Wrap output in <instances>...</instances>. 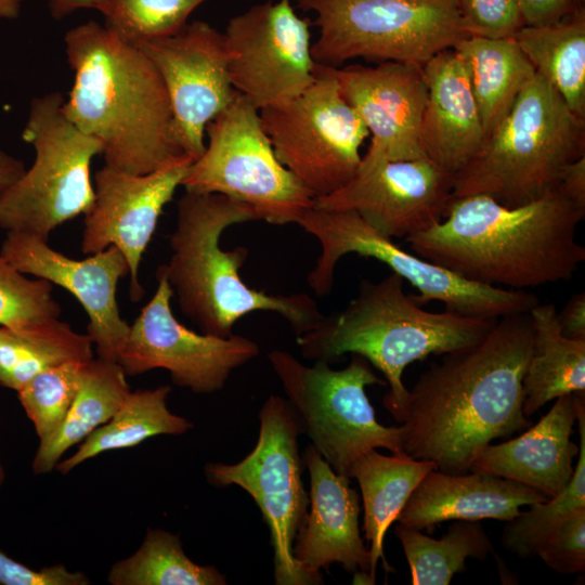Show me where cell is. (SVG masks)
<instances>
[{
    "label": "cell",
    "instance_id": "obj_2",
    "mask_svg": "<svg viewBox=\"0 0 585 585\" xmlns=\"http://www.w3.org/2000/svg\"><path fill=\"white\" fill-rule=\"evenodd\" d=\"M582 208L557 188L507 207L485 195L451 199L443 219L405 238L413 253L471 282L507 289L569 281L585 261Z\"/></svg>",
    "mask_w": 585,
    "mask_h": 585
},
{
    "label": "cell",
    "instance_id": "obj_41",
    "mask_svg": "<svg viewBox=\"0 0 585 585\" xmlns=\"http://www.w3.org/2000/svg\"><path fill=\"white\" fill-rule=\"evenodd\" d=\"M524 26H547L573 13L580 5L575 0H517Z\"/></svg>",
    "mask_w": 585,
    "mask_h": 585
},
{
    "label": "cell",
    "instance_id": "obj_16",
    "mask_svg": "<svg viewBox=\"0 0 585 585\" xmlns=\"http://www.w3.org/2000/svg\"><path fill=\"white\" fill-rule=\"evenodd\" d=\"M135 44L158 70L172 109L173 132L187 156L205 151L207 125L235 99L223 32L203 21L174 35Z\"/></svg>",
    "mask_w": 585,
    "mask_h": 585
},
{
    "label": "cell",
    "instance_id": "obj_43",
    "mask_svg": "<svg viewBox=\"0 0 585 585\" xmlns=\"http://www.w3.org/2000/svg\"><path fill=\"white\" fill-rule=\"evenodd\" d=\"M562 334L573 339L585 340V292L573 295L558 312Z\"/></svg>",
    "mask_w": 585,
    "mask_h": 585
},
{
    "label": "cell",
    "instance_id": "obj_23",
    "mask_svg": "<svg viewBox=\"0 0 585 585\" xmlns=\"http://www.w3.org/2000/svg\"><path fill=\"white\" fill-rule=\"evenodd\" d=\"M549 497L522 483L484 470L447 473L433 469L411 494L396 521L432 531L445 521H509L520 508Z\"/></svg>",
    "mask_w": 585,
    "mask_h": 585
},
{
    "label": "cell",
    "instance_id": "obj_33",
    "mask_svg": "<svg viewBox=\"0 0 585 585\" xmlns=\"http://www.w3.org/2000/svg\"><path fill=\"white\" fill-rule=\"evenodd\" d=\"M107 581L112 585H225L214 566H199L183 550L180 537L162 529H148L140 548L116 562Z\"/></svg>",
    "mask_w": 585,
    "mask_h": 585
},
{
    "label": "cell",
    "instance_id": "obj_48",
    "mask_svg": "<svg viewBox=\"0 0 585 585\" xmlns=\"http://www.w3.org/2000/svg\"><path fill=\"white\" fill-rule=\"evenodd\" d=\"M580 5L585 6V0H575Z\"/></svg>",
    "mask_w": 585,
    "mask_h": 585
},
{
    "label": "cell",
    "instance_id": "obj_17",
    "mask_svg": "<svg viewBox=\"0 0 585 585\" xmlns=\"http://www.w3.org/2000/svg\"><path fill=\"white\" fill-rule=\"evenodd\" d=\"M454 174L422 157L388 160L365 153L355 174L314 207L351 210L391 238H406L440 222L451 200Z\"/></svg>",
    "mask_w": 585,
    "mask_h": 585
},
{
    "label": "cell",
    "instance_id": "obj_40",
    "mask_svg": "<svg viewBox=\"0 0 585 585\" xmlns=\"http://www.w3.org/2000/svg\"><path fill=\"white\" fill-rule=\"evenodd\" d=\"M91 581L80 571L63 564L32 570L0 550V585H88Z\"/></svg>",
    "mask_w": 585,
    "mask_h": 585
},
{
    "label": "cell",
    "instance_id": "obj_46",
    "mask_svg": "<svg viewBox=\"0 0 585 585\" xmlns=\"http://www.w3.org/2000/svg\"><path fill=\"white\" fill-rule=\"evenodd\" d=\"M25 0H0V18L14 20L20 15Z\"/></svg>",
    "mask_w": 585,
    "mask_h": 585
},
{
    "label": "cell",
    "instance_id": "obj_36",
    "mask_svg": "<svg viewBox=\"0 0 585 585\" xmlns=\"http://www.w3.org/2000/svg\"><path fill=\"white\" fill-rule=\"evenodd\" d=\"M206 0H105L100 11L104 25L135 43L180 31L192 12Z\"/></svg>",
    "mask_w": 585,
    "mask_h": 585
},
{
    "label": "cell",
    "instance_id": "obj_18",
    "mask_svg": "<svg viewBox=\"0 0 585 585\" xmlns=\"http://www.w3.org/2000/svg\"><path fill=\"white\" fill-rule=\"evenodd\" d=\"M194 159L184 156L158 170L132 174L104 166L94 176V202L84 214L81 251L92 255L109 246L125 256L130 270V298L144 295L139 266L165 206L182 184Z\"/></svg>",
    "mask_w": 585,
    "mask_h": 585
},
{
    "label": "cell",
    "instance_id": "obj_47",
    "mask_svg": "<svg viewBox=\"0 0 585 585\" xmlns=\"http://www.w3.org/2000/svg\"><path fill=\"white\" fill-rule=\"evenodd\" d=\"M3 481H4V471H3L2 466L0 465V486L2 485Z\"/></svg>",
    "mask_w": 585,
    "mask_h": 585
},
{
    "label": "cell",
    "instance_id": "obj_9",
    "mask_svg": "<svg viewBox=\"0 0 585 585\" xmlns=\"http://www.w3.org/2000/svg\"><path fill=\"white\" fill-rule=\"evenodd\" d=\"M321 245V253L308 275L318 296L330 294L338 261L348 253L374 258L418 290L419 306L440 301L463 315L498 320L528 313L538 298L524 290L493 287L466 280L398 246L393 238L370 226L351 210L309 209L298 222Z\"/></svg>",
    "mask_w": 585,
    "mask_h": 585
},
{
    "label": "cell",
    "instance_id": "obj_28",
    "mask_svg": "<svg viewBox=\"0 0 585 585\" xmlns=\"http://www.w3.org/2000/svg\"><path fill=\"white\" fill-rule=\"evenodd\" d=\"M535 69L585 119V6L547 26H522L512 37Z\"/></svg>",
    "mask_w": 585,
    "mask_h": 585
},
{
    "label": "cell",
    "instance_id": "obj_42",
    "mask_svg": "<svg viewBox=\"0 0 585 585\" xmlns=\"http://www.w3.org/2000/svg\"><path fill=\"white\" fill-rule=\"evenodd\" d=\"M556 188L574 204L585 208V156L562 168Z\"/></svg>",
    "mask_w": 585,
    "mask_h": 585
},
{
    "label": "cell",
    "instance_id": "obj_21",
    "mask_svg": "<svg viewBox=\"0 0 585 585\" xmlns=\"http://www.w3.org/2000/svg\"><path fill=\"white\" fill-rule=\"evenodd\" d=\"M302 458L310 476V505L294 541L295 560L320 578L321 569L334 563L349 573L369 575L370 554L359 526L360 495L350 478L337 473L311 444Z\"/></svg>",
    "mask_w": 585,
    "mask_h": 585
},
{
    "label": "cell",
    "instance_id": "obj_13",
    "mask_svg": "<svg viewBox=\"0 0 585 585\" xmlns=\"http://www.w3.org/2000/svg\"><path fill=\"white\" fill-rule=\"evenodd\" d=\"M259 114L277 159L314 199L355 174L369 132L344 99L335 67L317 64L314 81L301 94Z\"/></svg>",
    "mask_w": 585,
    "mask_h": 585
},
{
    "label": "cell",
    "instance_id": "obj_22",
    "mask_svg": "<svg viewBox=\"0 0 585 585\" xmlns=\"http://www.w3.org/2000/svg\"><path fill=\"white\" fill-rule=\"evenodd\" d=\"M576 395L567 394L538 422L509 441L479 448L470 470H484L528 485L547 497L559 494L574 472L578 445L571 437L576 424Z\"/></svg>",
    "mask_w": 585,
    "mask_h": 585
},
{
    "label": "cell",
    "instance_id": "obj_45",
    "mask_svg": "<svg viewBox=\"0 0 585 585\" xmlns=\"http://www.w3.org/2000/svg\"><path fill=\"white\" fill-rule=\"evenodd\" d=\"M105 0H49V10L55 20L66 17L81 9L99 10Z\"/></svg>",
    "mask_w": 585,
    "mask_h": 585
},
{
    "label": "cell",
    "instance_id": "obj_14",
    "mask_svg": "<svg viewBox=\"0 0 585 585\" xmlns=\"http://www.w3.org/2000/svg\"><path fill=\"white\" fill-rule=\"evenodd\" d=\"M156 281L155 294L130 325L117 362L127 376L166 369L174 385L194 393L223 389L236 368L259 355V344L240 335L219 337L187 328L172 312V290L159 269Z\"/></svg>",
    "mask_w": 585,
    "mask_h": 585
},
{
    "label": "cell",
    "instance_id": "obj_31",
    "mask_svg": "<svg viewBox=\"0 0 585 585\" xmlns=\"http://www.w3.org/2000/svg\"><path fill=\"white\" fill-rule=\"evenodd\" d=\"M395 535L414 585H447L456 573L465 571L467 558L485 560L494 550L480 521L455 520L440 540L401 523L395 526Z\"/></svg>",
    "mask_w": 585,
    "mask_h": 585
},
{
    "label": "cell",
    "instance_id": "obj_29",
    "mask_svg": "<svg viewBox=\"0 0 585 585\" xmlns=\"http://www.w3.org/2000/svg\"><path fill=\"white\" fill-rule=\"evenodd\" d=\"M118 362L92 359L87 362L74 402L58 430L39 443L32 461L35 473L52 471L63 454L81 443L118 411L130 387Z\"/></svg>",
    "mask_w": 585,
    "mask_h": 585
},
{
    "label": "cell",
    "instance_id": "obj_25",
    "mask_svg": "<svg viewBox=\"0 0 585 585\" xmlns=\"http://www.w3.org/2000/svg\"><path fill=\"white\" fill-rule=\"evenodd\" d=\"M433 469L432 460L415 459L404 452L384 455L372 450L353 465L350 478H354L362 493L365 538L369 543L370 580L375 583L379 559L390 570L384 555L387 530L410 498L413 491Z\"/></svg>",
    "mask_w": 585,
    "mask_h": 585
},
{
    "label": "cell",
    "instance_id": "obj_38",
    "mask_svg": "<svg viewBox=\"0 0 585 585\" xmlns=\"http://www.w3.org/2000/svg\"><path fill=\"white\" fill-rule=\"evenodd\" d=\"M463 26L469 36L512 38L522 27L517 0H456Z\"/></svg>",
    "mask_w": 585,
    "mask_h": 585
},
{
    "label": "cell",
    "instance_id": "obj_32",
    "mask_svg": "<svg viewBox=\"0 0 585 585\" xmlns=\"http://www.w3.org/2000/svg\"><path fill=\"white\" fill-rule=\"evenodd\" d=\"M88 334L67 323L36 333H17L0 326V386L21 390L41 372L69 362L93 359Z\"/></svg>",
    "mask_w": 585,
    "mask_h": 585
},
{
    "label": "cell",
    "instance_id": "obj_24",
    "mask_svg": "<svg viewBox=\"0 0 585 585\" xmlns=\"http://www.w3.org/2000/svg\"><path fill=\"white\" fill-rule=\"evenodd\" d=\"M427 101L419 142L427 159L456 174L479 152L485 134L466 69L454 49L425 64Z\"/></svg>",
    "mask_w": 585,
    "mask_h": 585
},
{
    "label": "cell",
    "instance_id": "obj_12",
    "mask_svg": "<svg viewBox=\"0 0 585 585\" xmlns=\"http://www.w3.org/2000/svg\"><path fill=\"white\" fill-rule=\"evenodd\" d=\"M204 153L182 181L185 192L221 194L251 207L259 220H301L314 196L277 159L259 110L238 92L206 128Z\"/></svg>",
    "mask_w": 585,
    "mask_h": 585
},
{
    "label": "cell",
    "instance_id": "obj_34",
    "mask_svg": "<svg viewBox=\"0 0 585 585\" xmlns=\"http://www.w3.org/2000/svg\"><path fill=\"white\" fill-rule=\"evenodd\" d=\"M576 422L578 426V458L567 486L545 502L530 505L529 510L507 521L502 534L503 546L520 558L536 556L542 542L569 516L585 509V400L576 395Z\"/></svg>",
    "mask_w": 585,
    "mask_h": 585
},
{
    "label": "cell",
    "instance_id": "obj_39",
    "mask_svg": "<svg viewBox=\"0 0 585 585\" xmlns=\"http://www.w3.org/2000/svg\"><path fill=\"white\" fill-rule=\"evenodd\" d=\"M538 556L546 566L564 575L585 570V509L563 520L540 545Z\"/></svg>",
    "mask_w": 585,
    "mask_h": 585
},
{
    "label": "cell",
    "instance_id": "obj_1",
    "mask_svg": "<svg viewBox=\"0 0 585 585\" xmlns=\"http://www.w3.org/2000/svg\"><path fill=\"white\" fill-rule=\"evenodd\" d=\"M532 344L528 312L500 317L480 342L443 354L408 390L399 420L402 451L440 471L465 473L479 448L528 429L522 382Z\"/></svg>",
    "mask_w": 585,
    "mask_h": 585
},
{
    "label": "cell",
    "instance_id": "obj_4",
    "mask_svg": "<svg viewBox=\"0 0 585 585\" xmlns=\"http://www.w3.org/2000/svg\"><path fill=\"white\" fill-rule=\"evenodd\" d=\"M257 220L251 207L221 194L185 192L178 200L171 256L158 269L182 313L204 334L229 337L239 318L263 311L281 315L298 337L324 317L309 295L268 294L242 280L248 249L223 250L220 237L229 226Z\"/></svg>",
    "mask_w": 585,
    "mask_h": 585
},
{
    "label": "cell",
    "instance_id": "obj_27",
    "mask_svg": "<svg viewBox=\"0 0 585 585\" xmlns=\"http://www.w3.org/2000/svg\"><path fill=\"white\" fill-rule=\"evenodd\" d=\"M453 49L466 69L486 138L509 114L535 69L514 38L469 36Z\"/></svg>",
    "mask_w": 585,
    "mask_h": 585
},
{
    "label": "cell",
    "instance_id": "obj_44",
    "mask_svg": "<svg viewBox=\"0 0 585 585\" xmlns=\"http://www.w3.org/2000/svg\"><path fill=\"white\" fill-rule=\"evenodd\" d=\"M25 171L22 160L0 150V194L13 185Z\"/></svg>",
    "mask_w": 585,
    "mask_h": 585
},
{
    "label": "cell",
    "instance_id": "obj_35",
    "mask_svg": "<svg viewBox=\"0 0 585 585\" xmlns=\"http://www.w3.org/2000/svg\"><path fill=\"white\" fill-rule=\"evenodd\" d=\"M50 282L30 280L0 255V326L36 333L58 324L61 307Z\"/></svg>",
    "mask_w": 585,
    "mask_h": 585
},
{
    "label": "cell",
    "instance_id": "obj_20",
    "mask_svg": "<svg viewBox=\"0 0 585 585\" xmlns=\"http://www.w3.org/2000/svg\"><path fill=\"white\" fill-rule=\"evenodd\" d=\"M335 75L369 132L367 153L388 160L425 157L419 142L428 92L422 65L385 61L335 67Z\"/></svg>",
    "mask_w": 585,
    "mask_h": 585
},
{
    "label": "cell",
    "instance_id": "obj_5",
    "mask_svg": "<svg viewBox=\"0 0 585 585\" xmlns=\"http://www.w3.org/2000/svg\"><path fill=\"white\" fill-rule=\"evenodd\" d=\"M404 280L391 272L378 282L362 280L358 295L297 337L307 360L329 362L359 354L380 370L389 385L385 408L399 422L408 390L404 368L430 355H443L480 342L497 320L453 311L424 310L404 291Z\"/></svg>",
    "mask_w": 585,
    "mask_h": 585
},
{
    "label": "cell",
    "instance_id": "obj_6",
    "mask_svg": "<svg viewBox=\"0 0 585 585\" xmlns=\"http://www.w3.org/2000/svg\"><path fill=\"white\" fill-rule=\"evenodd\" d=\"M585 156V119L538 74L473 158L454 176L451 199L485 195L507 207L556 188L562 168Z\"/></svg>",
    "mask_w": 585,
    "mask_h": 585
},
{
    "label": "cell",
    "instance_id": "obj_11",
    "mask_svg": "<svg viewBox=\"0 0 585 585\" xmlns=\"http://www.w3.org/2000/svg\"><path fill=\"white\" fill-rule=\"evenodd\" d=\"M258 418L259 435L252 451L236 464H207L206 479L217 487L237 485L255 500L270 531L276 585L323 584L324 578L307 572L292 555L310 505L298 444L301 424L287 399L280 395L265 400Z\"/></svg>",
    "mask_w": 585,
    "mask_h": 585
},
{
    "label": "cell",
    "instance_id": "obj_37",
    "mask_svg": "<svg viewBox=\"0 0 585 585\" xmlns=\"http://www.w3.org/2000/svg\"><path fill=\"white\" fill-rule=\"evenodd\" d=\"M87 362H69L46 369L17 391L40 442L62 426L80 387Z\"/></svg>",
    "mask_w": 585,
    "mask_h": 585
},
{
    "label": "cell",
    "instance_id": "obj_15",
    "mask_svg": "<svg viewBox=\"0 0 585 585\" xmlns=\"http://www.w3.org/2000/svg\"><path fill=\"white\" fill-rule=\"evenodd\" d=\"M223 35L230 81L258 110L292 100L314 81L309 22L292 0L252 5L232 17Z\"/></svg>",
    "mask_w": 585,
    "mask_h": 585
},
{
    "label": "cell",
    "instance_id": "obj_8",
    "mask_svg": "<svg viewBox=\"0 0 585 585\" xmlns=\"http://www.w3.org/2000/svg\"><path fill=\"white\" fill-rule=\"evenodd\" d=\"M64 101L51 92L30 102L22 138L32 145L35 160L0 194V227L6 232L48 240L55 227L93 205L90 168L103 146L66 117Z\"/></svg>",
    "mask_w": 585,
    "mask_h": 585
},
{
    "label": "cell",
    "instance_id": "obj_26",
    "mask_svg": "<svg viewBox=\"0 0 585 585\" xmlns=\"http://www.w3.org/2000/svg\"><path fill=\"white\" fill-rule=\"evenodd\" d=\"M529 314L533 344L522 382L526 417L559 396L585 392V340L562 334L552 303L538 302Z\"/></svg>",
    "mask_w": 585,
    "mask_h": 585
},
{
    "label": "cell",
    "instance_id": "obj_7",
    "mask_svg": "<svg viewBox=\"0 0 585 585\" xmlns=\"http://www.w3.org/2000/svg\"><path fill=\"white\" fill-rule=\"evenodd\" d=\"M312 12L317 64L353 60L425 64L465 38L456 0H296Z\"/></svg>",
    "mask_w": 585,
    "mask_h": 585
},
{
    "label": "cell",
    "instance_id": "obj_3",
    "mask_svg": "<svg viewBox=\"0 0 585 585\" xmlns=\"http://www.w3.org/2000/svg\"><path fill=\"white\" fill-rule=\"evenodd\" d=\"M64 43L74 81L63 110L100 141L105 166L145 174L187 156L165 83L135 44L95 21L70 28Z\"/></svg>",
    "mask_w": 585,
    "mask_h": 585
},
{
    "label": "cell",
    "instance_id": "obj_19",
    "mask_svg": "<svg viewBox=\"0 0 585 585\" xmlns=\"http://www.w3.org/2000/svg\"><path fill=\"white\" fill-rule=\"evenodd\" d=\"M14 268L69 291L89 317L88 336L98 358L117 362L130 325L121 317L116 291L118 282L129 275L128 262L115 246L72 259L41 237L8 232L0 250Z\"/></svg>",
    "mask_w": 585,
    "mask_h": 585
},
{
    "label": "cell",
    "instance_id": "obj_30",
    "mask_svg": "<svg viewBox=\"0 0 585 585\" xmlns=\"http://www.w3.org/2000/svg\"><path fill=\"white\" fill-rule=\"evenodd\" d=\"M170 391L169 386L130 391L113 417L90 433L76 453L60 460L55 469L66 474L104 452L132 447L159 434L179 435L187 432L193 424L171 413L167 406Z\"/></svg>",
    "mask_w": 585,
    "mask_h": 585
},
{
    "label": "cell",
    "instance_id": "obj_10",
    "mask_svg": "<svg viewBox=\"0 0 585 585\" xmlns=\"http://www.w3.org/2000/svg\"><path fill=\"white\" fill-rule=\"evenodd\" d=\"M268 359L303 433L337 473L350 478L355 461L372 450L403 452L400 426L386 427L376 419L365 388L386 382L365 358L352 354L342 369L321 360L308 366L278 349Z\"/></svg>",
    "mask_w": 585,
    "mask_h": 585
}]
</instances>
